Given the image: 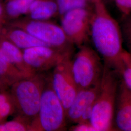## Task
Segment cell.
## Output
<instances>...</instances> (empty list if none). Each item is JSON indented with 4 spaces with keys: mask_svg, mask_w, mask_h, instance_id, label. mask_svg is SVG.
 I'll return each mask as SVG.
<instances>
[{
    "mask_svg": "<svg viewBox=\"0 0 131 131\" xmlns=\"http://www.w3.org/2000/svg\"><path fill=\"white\" fill-rule=\"evenodd\" d=\"M90 35L104 65L117 70L121 61L123 38L120 25L108 12L103 0H94Z\"/></svg>",
    "mask_w": 131,
    "mask_h": 131,
    "instance_id": "1",
    "label": "cell"
},
{
    "mask_svg": "<svg viewBox=\"0 0 131 131\" xmlns=\"http://www.w3.org/2000/svg\"><path fill=\"white\" fill-rule=\"evenodd\" d=\"M119 78L116 71L104 65L100 92L94 103L90 121L97 131L115 129L114 118Z\"/></svg>",
    "mask_w": 131,
    "mask_h": 131,
    "instance_id": "2",
    "label": "cell"
},
{
    "mask_svg": "<svg viewBox=\"0 0 131 131\" xmlns=\"http://www.w3.org/2000/svg\"><path fill=\"white\" fill-rule=\"evenodd\" d=\"M47 82L44 74L38 72L17 81L10 86V94L18 116L30 124L38 115Z\"/></svg>",
    "mask_w": 131,
    "mask_h": 131,
    "instance_id": "3",
    "label": "cell"
},
{
    "mask_svg": "<svg viewBox=\"0 0 131 131\" xmlns=\"http://www.w3.org/2000/svg\"><path fill=\"white\" fill-rule=\"evenodd\" d=\"M65 108L47 80L42 93L38 115L30 124V131H57L65 128Z\"/></svg>",
    "mask_w": 131,
    "mask_h": 131,
    "instance_id": "4",
    "label": "cell"
},
{
    "mask_svg": "<svg viewBox=\"0 0 131 131\" xmlns=\"http://www.w3.org/2000/svg\"><path fill=\"white\" fill-rule=\"evenodd\" d=\"M5 25L23 29L49 46L73 52L74 45L69 41L61 26L56 24L25 17L14 19Z\"/></svg>",
    "mask_w": 131,
    "mask_h": 131,
    "instance_id": "5",
    "label": "cell"
},
{
    "mask_svg": "<svg viewBox=\"0 0 131 131\" xmlns=\"http://www.w3.org/2000/svg\"><path fill=\"white\" fill-rule=\"evenodd\" d=\"M104 65L98 52L84 45L71 59V70L78 90L99 83L102 79Z\"/></svg>",
    "mask_w": 131,
    "mask_h": 131,
    "instance_id": "6",
    "label": "cell"
},
{
    "mask_svg": "<svg viewBox=\"0 0 131 131\" xmlns=\"http://www.w3.org/2000/svg\"><path fill=\"white\" fill-rule=\"evenodd\" d=\"M92 14V11L86 7L70 10L60 16L61 27L73 45L79 47L87 40Z\"/></svg>",
    "mask_w": 131,
    "mask_h": 131,
    "instance_id": "7",
    "label": "cell"
},
{
    "mask_svg": "<svg viewBox=\"0 0 131 131\" xmlns=\"http://www.w3.org/2000/svg\"><path fill=\"white\" fill-rule=\"evenodd\" d=\"M53 69L51 81L52 87L67 114L78 91L71 70V57L66 58Z\"/></svg>",
    "mask_w": 131,
    "mask_h": 131,
    "instance_id": "8",
    "label": "cell"
},
{
    "mask_svg": "<svg viewBox=\"0 0 131 131\" xmlns=\"http://www.w3.org/2000/svg\"><path fill=\"white\" fill-rule=\"evenodd\" d=\"M23 51L24 61L37 73L54 68L72 54L49 46L32 47Z\"/></svg>",
    "mask_w": 131,
    "mask_h": 131,
    "instance_id": "9",
    "label": "cell"
},
{
    "mask_svg": "<svg viewBox=\"0 0 131 131\" xmlns=\"http://www.w3.org/2000/svg\"><path fill=\"white\" fill-rule=\"evenodd\" d=\"M114 126L119 131H131V90L121 80L117 90Z\"/></svg>",
    "mask_w": 131,
    "mask_h": 131,
    "instance_id": "10",
    "label": "cell"
},
{
    "mask_svg": "<svg viewBox=\"0 0 131 131\" xmlns=\"http://www.w3.org/2000/svg\"><path fill=\"white\" fill-rule=\"evenodd\" d=\"M100 87L101 81L88 88L79 89L72 103L67 111V119L72 123H77L84 110L95 103Z\"/></svg>",
    "mask_w": 131,
    "mask_h": 131,
    "instance_id": "11",
    "label": "cell"
},
{
    "mask_svg": "<svg viewBox=\"0 0 131 131\" xmlns=\"http://www.w3.org/2000/svg\"><path fill=\"white\" fill-rule=\"evenodd\" d=\"M0 35L22 50L38 46H48L23 29L8 25H5Z\"/></svg>",
    "mask_w": 131,
    "mask_h": 131,
    "instance_id": "12",
    "label": "cell"
},
{
    "mask_svg": "<svg viewBox=\"0 0 131 131\" xmlns=\"http://www.w3.org/2000/svg\"><path fill=\"white\" fill-rule=\"evenodd\" d=\"M58 14L56 0H35L31 5L26 17L38 20H47Z\"/></svg>",
    "mask_w": 131,
    "mask_h": 131,
    "instance_id": "13",
    "label": "cell"
},
{
    "mask_svg": "<svg viewBox=\"0 0 131 131\" xmlns=\"http://www.w3.org/2000/svg\"><path fill=\"white\" fill-rule=\"evenodd\" d=\"M0 46L10 56L13 65L28 77L36 74V72L30 68L24 59L23 51L3 36L0 35Z\"/></svg>",
    "mask_w": 131,
    "mask_h": 131,
    "instance_id": "14",
    "label": "cell"
},
{
    "mask_svg": "<svg viewBox=\"0 0 131 131\" xmlns=\"http://www.w3.org/2000/svg\"><path fill=\"white\" fill-rule=\"evenodd\" d=\"M35 0H7L4 2L6 24L27 14L31 5Z\"/></svg>",
    "mask_w": 131,
    "mask_h": 131,
    "instance_id": "15",
    "label": "cell"
},
{
    "mask_svg": "<svg viewBox=\"0 0 131 131\" xmlns=\"http://www.w3.org/2000/svg\"><path fill=\"white\" fill-rule=\"evenodd\" d=\"M0 76L10 86L28 76L15 66L0 58Z\"/></svg>",
    "mask_w": 131,
    "mask_h": 131,
    "instance_id": "16",
    "label": "cell"
},
{
    "mask_svg": "<svg viewBox=\"0 0 131 131\" xmlns=\"http://www.w3.org/2000/svg\"><path fill=\"white\" fill-rule=\"evenodd\" d=\"M116 71L122 82L131 90V53L124 49L122 52L120 65Z\"/></svg>",
    "mask_w": 131,
    "mask_h": 131,
    "instance_id": "17",
    "label": "cell"
},
{
    "mask_svg": "<svg viewBox=\"0 0 131 131\" xmlns=\"http://www.w3.org/2000/svg\"><path fill=\"white\" fill-rule=\"evenodd\" d=\"M30 123L17 116L8 122L0 123V131H30Z\"/></svg>",
    "mask_w": 131,
    "mask_h": 131,
    "instance_id": "18",
    "label": "cell"
},
{
    "mask_svg": "<svg viewBox=\"0 0 131 131\" xmlns=\"http://www.w3.org/2000/svg\"><path fill=\"white\" fill-rule=\"evenodd\" d=\"M58 6V15L61 16L71 9L89 7L88 0H56Z\"/></svg>",
    "mask_w": 131,
    "mask_h": 131,
    "instance_id": "19",
    "label": "cell"
},
{
    "mask_svg": "<svg viewBox=\"0 0 131 131\" xmlns=\"http://www.w3.org/2000/svg\"><path fill=\"white\" fill-rule=\"evenodd\" d=\"M121 28L123 40L131 53V14L123 17Z\"/></svg>",
    "mask_w": 131,
    "mask_h": 131,
    "instance_id": "20",
    "label": "cell"
},
{
    "mask_svg": "<svg viewBox=\"0 0 131 131\" xmlns=\"http://www.w3.org/2000/svg\"><path fill=\"white\" fill-rule=\"evenodd\" d=\"M16 111L13 102L11 98L0 106V120L1 122H5L6 118Z\"/></svg>",
    "mask_w": 131,
    "mask_h": 131,
    "instance_id": "21",
    "label": "cell"
},
{
    "mask_svg": "<svg viewBox=\"0 0 131 131\" xmlns=\"http://www.w3.org/2000/svg\"><path fill=\"white\" fill-rule=\"evenodd\" d=\"M115 1L123 17L131 14V0H115Z\"/></svg>",
    "mask_w": 131,
    "mask_h": 131,
    "instance_id": "22",
    "label": "cell"
},
{
    "mask_svg": "<svg viewBox=\"0 0 131 131\" xmlns=\"http://www.w3.org/2000/svg\"><path fill=\"white\" fill-rule=\"evenodd\" d=\"M71 131H97L90 122L86 123H78L76 124L71 127Z\"/></svg>",
    "mask_w": 131,
    "mask_h": 131,
    "instance_id": "23",
    "label": "cell"
},
{
    "mask_svg": "<svg viewBox=\"0 0 131 131\" xmlns=\"http://www.w3.org/2000/svg\"><path fill=\"white\" fill-rule=\"evenodd\" d=\"M94 104L90 105L89 107L87 108L81 116L79 119L77 123H86L90 122V119L92 116V110Z\"/></svg>",
    "mask_w": 131,
    "mask_h": 131,
    "instance_id": "24",
    "label": "cell"
},
{
    "mask_svg": "<svg viewBox=\"0 0 131 131\" xmlns=\"http://www.w3.org/2000/svg\"><path fill=\"white\" fill-rule=\"evenodd\" d=\"M9 92L5 91H0V106L6 101L11 99Z\"/></svg>",
    "mask_w": 131,
    "mask_h": 131,
    "instance_id": "25",
    "label": "cell"
},
{
    "mask_svg": "<svg viewBox=\"0 0 131 131\" xmlns=\"http://www.w3.org/2000/svg\"><path fill=\"white\" fill-rule=\"evenodd\" d=\"M0 21L5 25L6 21L5 17V9H4V3L0 0Z\"/></svg>",
    "mask_w": 131,
    "mask_h": 131,
    "instance_id": "26",
    "label": "cell"
},
{
    "mask_svg": "<svg viewBox=\"0 0 131 131\" xmlns=\"http://www.w3.org/2000/svg\"><path fill=\"white\" fill-rule=\"evenodd\" d=\"M9 87L8 84L0 76V91L7 90Z\"/></svg>",
    "mask_w": 131,
    "mask_h": 131,
    "instance_id": "27",
    "label": "cell"
},
{
    "mask_svg": "<svg viewBox=\"0 0 131 131\" xmlns=\"http://www.w3.org/2000/svg\"><path fill=\"white\" fill-rule=\"evenodd\" d=\"M5 24H3L2 22H1V21H0V34H1L2 30L3 28V27H4V26H5Z\"/></svg>",
    "mask_w": 131,
    "mask_h": 131,
    "instance_id": "28",
    "label": "cell"
},
{
    "mask_svg": "<svg viewBox=\"0 0 131 131\" xmlns=\"http://www.w3.org/2000/svg\"><path fill=\"white\" fill-rule=\"evenodd\" d=\"M89 2H92V3H93V2H94V0H88Z\"/></svg>",
    "mask_w": 131,
    "mask_h": 131,
    "instance_id": "29",
    "label": "cell"
},
{
    "mask_svg": "<svg viewBox=\"0 0 131 131\" xmlns=\"http://www.w3.org/2000/svg\"><path fill=\"white\" fill-rule=\"evenodd\" d=\"M0 123H1V120H0Z\"/></svg>",
    "mask_w": 131,
    "mask_h": 131,
    "instance_id": "30",
    "label": "cell"
},
{
    "mask_svg": "<svg viewBox=\"0 0 131 131\" xmlns=\"http://www.w3.org/2000/svg\"><path fill=\"white\" fill-rule=\"evenodd\" d=\"M5 1H7V0H5Z\"/></svg>",
    "mask_w": 131,
    "mask_h": 131,
    "instance_id": "31",
    "label": "cell"
}]
</instances>
